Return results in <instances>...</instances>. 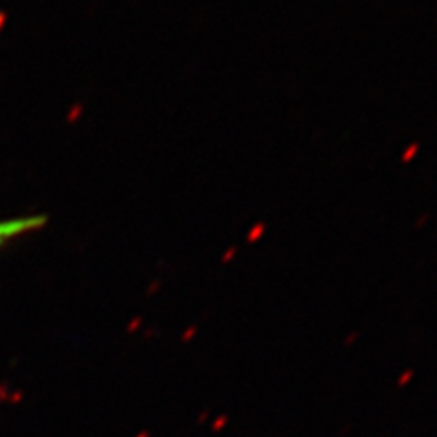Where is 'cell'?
I'll return each instance as SVG.
<instances>
[{
	"mask_svg": "<svg viewBox=\"0 0 437 437\" xmlns=\"http://www.w3.org/2000/svg\"><path fill=\"white\" fill-rule=\"evenodd\" d=\"M46 222H48L46 215H24V217L0 220V250L11 244L13 240L26 237L27 233L42 229Z\"/></svg>",
	"mask_w": 437,
	"mask_h": 437,
	"instance_id": "obj_1",
	"label": "cell"
}]
</instances>
